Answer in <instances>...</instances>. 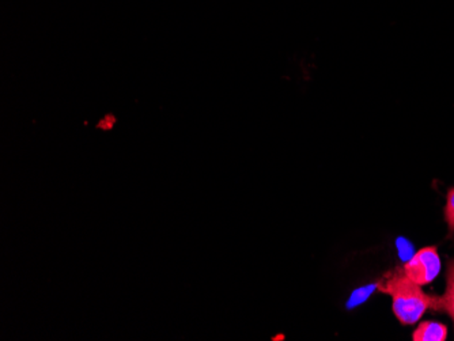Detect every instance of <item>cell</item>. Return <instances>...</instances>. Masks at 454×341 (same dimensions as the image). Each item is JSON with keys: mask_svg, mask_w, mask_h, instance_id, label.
<instances>
[{"mask_svg": "<svg viewBox=\"0 0 454 341\" xmlns=\"http://www.w3.org/2000/svg\"><path fill=\"white\" fill-rule=\"evenodd\" d=\"M377 290L392 298V310L400 324L415 325L427 310L440 312V297L428 295L422 286L404 274L403 267L387 272L377 283Z\"/></svg>", "mask_w": 454, "mask_h": 341, "instance_id": "cell-1", "label": "cell"}, {"mask_svg": "<svg viewBox=\"0 0 454 341\" xmlns=\"http://www.w3.org/2000/svg\"><path fill=\"white\" fill-rule=\"evenodd\" d=\"M448 338V327L438 321H422L412 333L414 341H445Z\"/></svg>", "mask_w": 454, "mask_h": 341, "instance_id": "cell-3", "label": "cell"}, {"mask_svg": "<svg viewBox=\"0 0 454 341\" xmlns=\"http://www.w3.org/2000/svg\"><path fill=\"white\" fill-rule=\"evenodd\" d=\"M443 218L449 228V233H454V188H450L446 195V205L443 208Z\"/></svg>", "mask_w": 454, "mask_h": 341, "instance_id": "cell-5", "label": "cell"}, {"mask_svg": "<svg viewBox=\"0 0 454 341\" xmlns=\"http://www.w3.org/2000/svg\"><path fill=\"white\" fill-rule=\"evenodd\" d=\"M442 263L437 246H426L403 266L404 274L419 286H427L441 274Z\"/></svg>", "mask_w": 454, "mask_h": 341, "instance_id": "cell-2", "label": "cell"}, {"mask_svg": "<svg viewBox=\"0 0 454 341\" xmlns=\"http://www.w3.org/2000/svg\"><path fill=\"white\" fill-rule=\"evenodd\" d=\"M440 312L446 313L454 324V259L446 264V290L440 297Z\"/></svg>", "mask_w": 454, "mask_h": 341, "instance_id": "cell-4", "label": "cell"}]
</instances>
